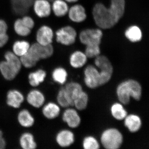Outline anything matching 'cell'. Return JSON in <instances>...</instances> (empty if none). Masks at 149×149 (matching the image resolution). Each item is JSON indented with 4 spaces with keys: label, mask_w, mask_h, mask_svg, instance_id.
<instances>
[{
    "label": "cell",
    "mask_w": 149,
    "mask_h": 149,
    "mask_svg": "<svg viewBox=\"0 0 149 149\" xmlns=\"http://www.w3.org/2000/svg\"><path fill=\"white\" fill-rule=\"evenodd\" d=\"M88 58H95L101 54L100 45H88L85 46L84 52Z\"/></svg>",
    "instance_id": "836d02e7"
},
{
    "label": "cell",
    "mask_w": 149,
    "mask_h": 149,
    "mask_svg": "<svg viewBox=\"0 0 149 149\" xmlns=\"http://www.w3.org/2000/svg\"><path fill=\"white\" fill-rule=\"evenodd\" d=\"M17 119L19 125L25 128L32 127L35 122V118L31 113L26 109L22 110L19 112Z\"/></svg>",
    "instance_id": "7402d4cb"
},
{
    "label": "cell",
    "mask_w": 149,
    "mask_h": 149,
    "mask_svg": "<svg viewBox=\"0 0 149 149\" xmlns=\"http://www.w3.org/2000/svg\"><path fill=\"white\" fill-rule=\"evenodd\" d=\"M67 15L70 20L74 23H82L87 18L85 7L80 4H75L69 8Z\"/></svg>",
    "instance_id": "30bf717a"
},
{
    "label": "cell",
    "mask_w": 149,
    "mask_h": 149,
    "mask_svg": "<svg viewBox=\"0 0 149 149\" xmlns=\"http://www.w3.org/2000/svg\"><path fill=\"white\" fill-rule=\"evenodd\" d=\"M88 101L89 97L88 94L83 91L74 100L73 106L78 110H84L88 106Z\"/></svg>",
    "instance_id": "4dcf8cb0"
},
{
    "label": "cell",
    "mask_w": 149,
    "mask_h": 149,
    "mask_svg": "<svg viewBox=\"0 0 149 149\" xmlns=\"http://www.w3.org/2000/svg\"><path fill=\"white\" fill-rule=\"evenodd\" d=\"M56 140L59 146L67 148L74 143V135L70 130L64 129L61 130L57 134Z\"/></svg>",
    "instance_id": "2e32d148"
},
{
    "label": "cell",
    "mask_w": 149,
    "mask_h": 149,
    "mask_svg": "<svg viewBox=\"0 0 149 149\" xmlns=\"http://www.w3.org/2000/svg\"><path fill=\"white\" fill-rule=\"evenodd\" d=\"M124 120L125 126L131 133H136L141 129L142 120L140 116L137 115H127Z\"/></svg>",
    "instance_id": "ffe728a7"
},
{
    "label": "cell",
    "mask_w": 149,
    "mask_h": 149,
    "mask_svg": "<svg viewBox=\"0 0 149 149\" xmlns=\"http://www.w3.org/2000/svg\"><path fill=\"white\" fill-rule=\"evenodd\" d=\"M62 119L69 127L72 128H77L81 123V118L77 111L72 108H68L65 110Z\"/></svg>",
    "instance_id": "7c38bea8"
},
{
    "label": "cell",
    "mask_w": 149,
    "mask_h": 149,
    "mask_svg": "<svg viewBox=\"0 0 149 149\" xmlns=\"http://www.w3.org/2000/svg\"><path fill=\"white\" fill-rule=\"evenodd\" d=\"M34 11L37 16L43 18L47 17L52 12V6L47 0H36L33 3Z\"/></svg>",
    "instance_id": "4fadbf2b"
},
{
    "label": "cell",
    "mask_w": 149,
    "mask_h": 149,
    "mask_svg": "<svg viewBox=\"0 0 149 149\" xmlns=\"http://www.w3.org/2000/svg\"><path fill=\"white\" fill-rule=\"evenodd\" d=\"M56 100L58 105L61 107L67 108L70 106L63 87H62L59 91L57 95Z\"/></svg>",
    "instance_id": "e575fe53"
},
{
    "label": "cell",
    "mask_w": 149,
    "mask_h": 149,
    "mask_svg": "<svg viewBox=\"0 0 149 149\" xmlns=\"http://www.w3.org/2000/svg\"><path fill=\"white\" fill-rule=\"evenodd\" d=\"M9 37L7 34L0 35V48L5 45L8 42Z\"/></svg>",
    "instance_id": "74e56055"
},
{
    "label": "cell",
    "mask_w": 149,
    "mask_h": 149,
    "mask_svg": "<svg viewBox=\"0 0 149 149\" xmlns=\"http://www.w3.org/2000/svg\"><path fill=\"white\" fill-rule=\"evenodd\" d=\"M14 29L17 34L22 37H27L31 33V29L24 25L21 18L18 19L15 21Z\"/></svg>",
    "instance_id": "1f68e13d"
},
{
    "label": "cell",
    "mask_w": 149,
    "mask_h": 149,
    "mask_svg": "<svg viewBox=\"0 0 149 149\" xmlns=\"http://www.w3.org/2000/svg\"><path fill=\"white\" fill-rule=\"evenodd\" d=\"M19 143L23 149H35L37 147L34 136L29 132H25L20 136Z\"/></svg>",
    "instance_id": "4316f807"
},
{
    "label": "cell",
    "mask_w": 149,
    "mask_h": 149,
    "mask_svg": "<svg viewBox=\"0 0 149 149\" xmlns=\"http://www.w3.org/2000/svg\"><path fill=\"white\" fill-rule=\"evenodd\" d=\"M69 8L68 3L64 0H54L52 6V10L58 17H63L67 15Z\"/></svg>",
    "instance_id": "d4e9b609"
},
{
    "label": "cell",
    "mask_w": 149,
    "mask_h": 149,
    "mask_svg": "<svg viewBox=\"0 0 149 149\" xmlns=\"http://www.w3.org/2000/svg\"><path fill=\"white\" fill-rule=\"evenodd\" d=\"M61 109L58 104L50 102L43 107L42 113L44 116L48 119L56 118L60 113Z\"/></svg>",
    "instance_id": "603a6c76"
},
{
    "label": "cell",
    "mask_w": 149,
    "mask_h": 149,
    "mask_svg": "<svg viewBox=\"0 0 149 149\" xmlns=\"http://www.w3.org/2000/svg\"><path fill=\"white\" fill-rule=\"evenodd\" d=\"M54 33L52 29L47 25H43L37 31L36 35L37 43L42 45H50L52 43Z\"/></svg>",
    "instance_id": "8fae6325"
},
{
    "label": "cell",
    "mask_w": 149,
    "mask_h": 149,
    "mask_svg": "<svg viewBox=\"0 0 149 149\" xmlns=\"http://www.w3.org/2000/svg\"><path fill=\"white\" fill-rule=\"evenodd\" d=\"M103 36L102 30L100 28H87L83 29L79 35L81 44L85 46L100 45Z\"/></svg>",
    "instance_id": "52a82bcc"
},
{
    "label": "cell",
    "mask_w": 149,
    "mask_h": 149,
    "mask_svg": "<svg viewBox=\"0 0 149 149\" xmlns=\"http://www.w3.org/2000/svg\"><path fill=\"white\" fill-rule=\"evenodd\" d=\"M88 59L84 52L80 50L75 51L70 56V64L73 68H81L87 63Z\"/></svg>",
    "instance_id": "d6986e66"
},
{
    "label": "cell",
    "mask_w": 149,
    "mask_h": 149,
    "mask_svg": "<svg viewBox=\"0 0 149 149\" xmlns=\"http://www.w3.org/2000/svg\"><path fill=\"white\" fill-rule=\"evenodd\" d=\"M6 146V143L5 139L3 138L2 131L0 129V149H5Z\"/></svg>",
    "instance_id": "f35d334b"
},
{
    "label": "cell",
    "mask_w": 149,
    "mask_h": 149,
    "mask_svg": "<svg viewBox=\"0 0 149 149\" xmlns=\"http://www.w3.org/2000/svg\"><path fill=\"white\" fill-rule=\"evenodd\" d=\"M123 136L116 128H109L104 130L101 136V143L104 148L118 149L123 143Z\"/></svg>",
    "instance_id": "5b68a950"
},
{
    "label": "cell",
    "mask_w": 149,
    "mask_h": 149,
    "mask_svg": "<svg viewBox=\"0 0 149 149\" xmlns=\"http://www.w3.org/2000/svg\"><path fill=\"white\" fill-rule=\"evenodd\" d=\"M84 73V82L88 88L94 89L100 87V72L95 65H88L85 68Z\"/></svg>",
    "instance_id": "9c48e42d"
},
{
    "label": "cell",
    "mask_w": 149,
    "mask_h": 149,
    "mask_svg": "<svg viewBox=\"0 0 149 149\" xmlns=\"http://www.w3.org/2000/svg\"><path fill=\"white\" fill-rule=\"evenodd\" d=\"M24 100L23 94L17 90H10L7 94V104L9 106L13 108H19L24 102Z\"/></svg>",
    "instance_id": "e0dca14e"
},
{
    "label": "cell",
    "mask_w": 149,
    "mask_h": 149,
    "mask_svg": "<svg viewBox=\"0 0 149 149\" xmlns=\"http://www.w3.org/2000/svg\"><path fill=\"white\" fill-rule=\"evenodd\" d=\"M30 45L26 41H17L14 43L13 52L16 55L21 57L29 51Z\"/></svg>",
    "instance_id": "f1b7e54d"
},
{
    "label": "cell",
    "mask_w": 149,
    "mask_h": 149,
    "mask_svg": "<svg viewBox=\"0 0 149 149\" xmlns=\"http://www.w3.org/2000/svg\"><path fill=\"white\" fill-rule=\"evenodd\" d=\"M56 40L63 45L70 46L76 42L77 33L76 29L70 25H66L57 30Z\"/></svg>",
    "instance_id": "ba28073f"
},
{
    "label": "cell",
    "mask_w": 149,
    "mask_h": 149,
    "mask_svg": "<svg viewBox=\"0 0 149 149\" xmlns=\"http://www.w3.org/2000/svg\"><path fill=\"white\" fill-rule=\"evenodd\" d=\"M92 14L95 24L102 30L111 29L118 23L109 7L103 3H96L93 6Z\"/></svg>",
    "instance_id": "3957f363"
},
{
    "label": "cell",
    "mask_w": 149,
    "mask_h": 149,
    "mask_svg": "<svg viewBox=\"0 0 149 149\" xmlns=\"http://www.w3.org/2000/svg\"><path fill=\"white\" fill-rule=\"evenodd\" d=\"M27 101L31 106L35 108H40L45 104V97L42 92L37 89H34L27 94Z\"/></svg>",
    "instance_id": "9a60e30c"
},
{
    "label": "cell",
    "mask_w": 149,
    "mask_h": 149,
    "mask_svg": "<svg viewBox=\"0 0 149 149\" xmlns=\"http://www.w3.org/2000/svg\"><path fill=\"white\" fill-rule=\"evenodd\" d=\"M47 1H54V0H47Z\"/></svg>",
    "instance_id": "60d3db41"
},
{
    "label": "cell",
    "mask_w": 149,
    "mask_h": 149,
    "mask_svg": "<svg viewBox=\"0 0 149 149\" xmlns=\"http://www.w3.org/2000/svg\"><path fill=\"white\" fill-rule=\"evenodd\" d=\"M8 25L6 22L2 19H0V35L7 34Z\"/></svg>",
    "instance_id": "8d00e7d4"
},
{
    "label": "cell",
    "mask_w": 149,
    "mask_h": 149,
    "mask_svg": "<svg viewBox=\"0 0 149 149\" xmlns=\"http://www.w3.org/2000/svg\"><path fill=\"white\" fill-rule=\"evenodd\" d=\"M52 77L56 83L63 85L66 82L68 72L63 68L59 67L54 70L52 73Z\"/></svg>",
    "instance_id": "f546056e"
},
{
    "label": "cell",
    "mask_w": 149,
    "mask_h": 149,
    "mask_svg": "<svg viewBox=\"0 0 149 149\" xmlns=\"http://www.w3.org/2000/svg\"><path fill=\"white\" fill-rule=\"evenodd\" d=\"M22 21V22L24 23V25L29 28V29H31L35 26V22H34V20L32 17L28 16H25L23 17L22 18H21Z\"/></svg>",
    "instance_id": "d590c367"
},
{
    "label": "cell",
    "mask_w": 149,
    "mask_h": 149,
    "mask_svg": "<svg viewBox=\"0 0 149 149\" xmlns=\"http://www.w3.org/2000/svg\"><path fill=\"white\" fill-rule=\"evenodd\" d=\"M94 63L100 72V86L105 85L111 79L113 73L111 62L106 56L100 54L95 58Z\"/></svg>",
    "instance_id": "8992f818"
},
{
    "label": "cell",
    "mask_w": 149,
    "mask_h": 149,
    "mask_svg": "<svg viewBox=\"0 0 149 149\" xmlns=\"http://www.w3.org/2000/svg\"><path fill=\"white\" fill-rule=\"evenodd\" d=\"M125 0H110L109 8L115 17L119 21L125 14Z\"/></svg>",
    "instance_id": "ac0fdd59"
},
{
    "label": "cell",
    "mask_w": 149,
    "mask_h": 149,
    "mask_svg": "<svg viewBox=\"0 0 149 149\" xmlns=\"http://www.w3.org/2000/svg\"><path fill=\"white\" fill-rule=\"evenodd\" d=\"M83 146L85 149H98L100 148L98 141L92 136L85 137L83 140Z\"/></svg>",
    "instance_id": "d6a6232c"
},
{
    "label": "cell",
    "mask_w": 149,
    "mask_h": 149,
    "mask_svg": "<svg viewBox=\"0 0 149 149\" xmlns=\"http://www.w3.org/2000/svg\"><path fill=\"white\" fill-rule=\"evenodd\" d=\"M116 95L119 101L123 105L129 104L131 97L139 101L142 97V86L137 80L128 79L118 85Z\"/></svg>",
    "instance_id": "7a4b0ae2"
},
{
    "label": "cell",
    "mask_w": 149,
    "mask_h": 149,
    "mask_svg": "<svg viewBox=\"0 0 149 149\" xmlns=\"http://www.w3.org/2000/svg\"><path fill=\"white\" fill-rule=\"evenodd\" d=\"M47 76L46 71L43 69H38L30 72L28 76L29 85L32 87H37L44 82Z\"/></svg>",
    "instance_id": "484cf974"
},
{
    "label": "cell",
    "mask_w": 149,
    "mask_h": 149,
    "mask_svg": "<svg viewBox=\"0 0 149 149\" xmlns=\"http://www.w3.org/2000/svg\"><path fill=\"white\" fill-rule=\"evenodd\" d=\"M111 112L113 117L118 120H124L128 115V112L123 104L120 103H115L113 104L111 107Z\"/></svg>",
    "instance_id": "83f0119b"
},
{
    "label": "cell",
    "mask_w": 149,
    "mask_h": 149,
    "mask_svg": "<svg viewBox=\"0 0 149 149\" xmlns=\"http://www.w3.org/2000/svg\"><path fill=\"white\" fill-rule=\"evenodd\" d=\"M63 87L70 106L73 107L74 100L83 91L82 86L76 82H70L67 83Z\"/></svg>",
    "instance_id": "5bb4252c"
},
{
    "label": "cell",
    "mask_w": 149,
    "mask_h": 149,
    "mask_svg": "<svg viewBox=\"0 0 149 149\" xmlns=\"http://www.w3.org/2000/svg\"><path fill=\"white\" fill-rule=\"evenodd\" d=\"M4 58L5 60L0 62V72L5 80H13L22 66L20 57L9 51L5 54Z\"/></svg>",
    "instance_id": "277c9868"
},
{
    "label": "cell",
    "mask_w": 149,
    "mask_h": 149,
    "mask_svg": "<svg viewBox=\"0 0 149 149\" xmlns=\"http://www.w3.org/2000/svg\"><path fill=\"white\" fill-rule=\"evenodd\" d=\"M124 35L129 42L134 43L140 42L143 37L142 29L137 25L129 26L125 29Z\"/></svg>",
    "instance_id": "44dd1931"
},
{
    "label": "cell",
    "mask_w": 149,
    "mask_h": 149,
    "mask_svg": "<svg viewBox=\"0 0 149 149\" xmlns=\"http://www.w3.org/2000/svg\"><path fill=\"white\" fill-rule=\"evenodd\" d=\"M68 3H76L79 0H64Z\"/></svg>",
    "instance_id": "ab89813d"
},
{
    "label": "cell",
    "mask_w": 149,
    "mask_h": 149,
    "mask_svg": "<svg viewBox=\"0 0 149 149\" xmlns=\"http://www.w3.org/2000/svg\"><path fill=\"white\" fill-rule=\"evenodd\" d=\"M33 3V0H11L13 10L15 13L19 15L26 13Z\"/></svg>",
    "instance_id": "cb8c5ba5"
},
{
    "label": "cell",
    "mask_w": 149,
    "mask_h": 149,
    "mask_svg": "<svg viewBox=\"0 0 149 149\" xmlns=\"http://www.w3.org/2000/svg\"><path fill=\"white\" fill-rule=\"evenodd\" d=\"M54 52V47L52 44L42 45L37 42L34 43L30 45L27 53L20 57L22 64L25 68H32L41 60L50 57Z\"/></svg>",
    "instance_id": "6da1fadb"
}]
</instances>
